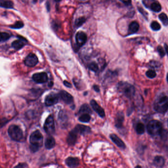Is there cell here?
<instances>
[{
  "label": "cell",
  "mask_w": 168,
  "mask_h": 168,
  "mask_svg": "<svg viewBox=\"0 0 168 168\" xmlns=\"http://www.w3.org/2000/svg\"><path fill=\"white\" fill-rule=\"evenodd\" d=\"M153 107L157 112H166L168 110V96L165 95H160L155 100Z\"/></svg>",
  "instance_id": "6da1fadb"
},
{
  "label": "cell",
  "mask_w": 168,
  "mask_h": 168,
  "mask_svg": "<svg viewBox=\"0 0 168 168\" xmlns=\"http://www.w3.org/2000/svg\"><path fill=\"white\" fill-rule=\"evenodd\" d=\"M118 89L120 93L128 98H131L135 95V88L132 85L127 82L119 83Z\"/></svg>",
  "instance_id": "7a4b0ae2"
},
{
  "label": "cell",
  "mask_w": 168,
  "mask_h": 168,
  "mask_svg": "<svg viewBox=\"0 0 168 168\" xmlns=\"http://www.w3.org/2000/svg\"><path fill=\"white\" fill-rule=\"evenodd\" d=\"M162 127V124L159 121L152 120L147 124V132L152 136L159 135L163 131Z\"/></svg>",
  "instance_id": "3957f363"
},
{
  "label": "cell",
  "mask_w": 168,
  "mask_h": 168,
  "mask_svg": "<svg viewBox=\"0 0 168 168\" xmlns=\"http://www.w3.org/2000/svg\"><path fill=\"white\" fill-rule=\"evenodd\" d=\"M8 133L13 140L19 142L22 139L23 133L22 129L16 125H11L9 127Z\"/></svg>",
  "instance_id": "277c9868"
},
{
  "label": "cell",
  "mask_w": 168,
  "mask_h": 168,
  "mask_svg": "<svg viewBox=\"0 0 168 168\" xmlns=\"http://www.w3.org/2000/svg\"><path fill=\"white\" fill-rule=\"evenodd\" d=\"M30 142L31 146L40 147L43 143V136L39 130H36L31 134L30 137Z\"/></svg>",
  "instance_id": "5b68a950"
},
{
  "label": "cell",
  "mask_w": 168,
  "mask_h": 168,
  "mask_svg": "<svg viewBox=\"0 0 168 168\" xmlns=\"http://www.w3.org/2000/svg\"><path fill=\"white\" fill-rule=\"evenodd\" d=\"M44 129L45 132L50 135L54 133V120L52 115H49L47 118H46L44 125Z\"/></svg>",
  "instance_id": "8992f818"
},
{
  "label": "cell",
  "mask_w": 168,
  "mask_h": 168,
  "mask_svg": "<svg viewBox=\"0 0 168 168\" xmlns=\"http://www.w3.org/2000/svg\"><path fill=\"white\" fill-rule=\"evenodd\" d=\"M38 62V57L33 53H30L24 60L25 65L29 67H35Z\"/></svg>",
  "instance_id": "52a82bcc"
},
{
  "label": "cell",
  "mask_w": 168,
  "mask_h": 168,
  "mask_svg": "<svg viewBox=\"0 0 168 168\" xmlns=\"http://www.w3.org/2000/svg\"><path fill=\"white\" fill-rule=\"evenodd\" d=\"M58 95L56 93H52L46 96L45 99V105L47 106H51L54 105L55 104H57L59 99Z\"/></svg>",
  "instance_id": "ba28073f"
},
{
  "label": "cell",
  "mask_w": 168,
  "mask_h": 168,
  "mask_svg": "<svg viewBox=\"0 0 168 168\" xmlns=\"http://www.w3.org/2000/svg\"><path fill=\"white\" fill-rule=\"evenodd\" d=\"M33 79L37 83L43 84L46 83L48 79L47 74L45 72L35 73L33 75Z\"/></svg>",
  "instance_id": "9c48e42d"
},
{
  "label": "cell",
  "mask_w": 168,
  "mask_h": 168,
  "mask_svg": "<svg viewBox=\"0 0 168 168\" xmlns=\"http://www.w3.org/2000/svg\"><path fill=\"white\" fill-rule=\"evenodd\" d=\"M58 96L64 103L67 104H72L73 102V97L70 93L65 90H61L58 94Z\"/></svg>",
  "instance_id": "30bf717a"
},
{
  "label": "cell",
  "mask_w": 168,
  "mask_h": 168,
  "mask_svg": "<svg viewBox=\"0 0 168 168\" xmlns=\"http://www.w3.org/2000/svg\"><path fill=\"white\" fill-rule=\"evenodd\" d=\"M87 40V36L84 32H79L76 35V41L78 46L81 47L85 44Z\"/></svg>",
  "instance_id": "8fae6325"
},
{
  "label": "cell",
  "mask_w": 168,
  "mask_h": 168,
  "mask_svg": "<svg viewBox=\"0 0 168 168\" xmlns=\"http://www.w3.org/2000/svg\"><path fill=\"white\" fill-rule=\"evenodd\" d=\"M90 105L92 106V108L98 114V115L101 118H104L105 115L104 109L101 106L99 105L98 103L95 100H92L90 101Z\"/></svg>",
  "instance_id": "7c38bea8"
},
{
  "label": "cell",
  "mask_w": 168,
  "mask_h": 168,
  "mask_svg": "<svg viewBox=\"0 0 168 168\" xmlns=\"http://www.w3.org/2000/svg\"><path fill=\"white\" fill-rule=\"evenodd\" d=\"M78 132L75 130V128L73 129L68 134V136L67 138V142L69 145H74L76 142Z\"/></svg>",
  "instance_id": "4fadbf2b"
},
{
  "label": "cell",
  "mask_w": 168,
  "mask_h": 168,
  "mask_svg": "<svg viewBox=\"0 0 168 168\" xmlns=\"http://www.w3.org/2000/svg\"><path fill=\"white\" fill-rule=\"evenodd\" d=\"M27 42V40L22 37H20V39L18 40H15L11 44V46L16 50H18L21 49L24 47L25 45V42Z\"/></svg>",
  "instance_id": "5bb4252c"
},
{
  "label": "cell",
  "mask_w": 168,
  "mask_h": 168,
  "mask_svg": "<svg viewBox=\"0 0 168 168\" xmlns=\"http://www.w3.org/2000/svg\"><path fill=\"white\" fill-rule=\"evenodd\" d=\"M75 129L78 134L79 133L82 135H86L91 132V129L89 127L84 125L78 124L75 127Z\"/></svg>",
  "instance_id": "9a60e30c"
},
{
  "label": "cell",
  "mask_w": 168,
  "mask_h": 168,
  "mask_svg": "<svg viewBox=\"0 0 168 168\" xmlns=\"http://www.w3.org/2000/svg\"><path fill=\"white\" fill-rule=\"evenodd\" d=\"M110 138L114 143L117 144L118 147L122 148V149H125V144L124 143V142L117 135L112 134L110 135Z\"/></svg>",
  "instance_id": "2e32d148"
},
{
  "label": "cell",
  "mask_w": 168,
  "mask_h": 168,
  "mask_svg": "<svg viewBox=\"0 0 168 168\" xmlns=\"http://www.w3.org/2000/svg\"><path fill=\"white\" fill-rule=\"evenodd\" d=\"M65 163L70 168L76 167L79 165V160L75 157H68L65 160Z\"/></svg>",
  "instance_id": "e0dca14e"
},
{
  "label": "cell",
  "mask_w": 168,
  "mask_h": 168,
  "mask_svg": "<svg viewBox=\"0 0 168 168\" xmlns=\"http://www.w3.org/2000/svg\"><path fill=\"white\" fill-rule=\"evenodd\" d=\"M124 116L122 112H119L117 114L115 118V127L117 128H121L122 127V124L124 121Z\"/></svg>",
  "instance_id": "ac0fdd59"
},
{
  "label": "cell",
  "mask_w": 168,
  "mask_h": 168,
  "mask_svg": "<svg viewBox=\"0 0 168 168\" xmlns=\"http://www.w3.org/2000/svg\"><path fill=\"white\" fill-rule=\"evenodd\" d=\"M165 159L161 156H156L153 160V164L158 168H162L165 165Z\"/></svg>",
  "instance_id": "d6986e66"
},
{
  "label": "cell",
  "mask_w": 168,
  "mask_h": 168,
  "mask_svg": "<svg viewBox=\"0 0 168 168\" xmlns=\"http://www.w3.org/2000/svg\"><path fill=\"white\" fill-rule=\"evenodd\" d=\"M149 8H150L152 11L155 13H159L162 10L160 4L155 0H152V2L150 3V7Z\"/></svg>",
  "instance_id": "ffe728a7"
},
{
  "label": "cell",
  "mask_w": 168,
  "mask_h": 168,
  "mask_svg": "<svg viewBox=\"0 0 168 168\" xmlns=\"http://www.w3.org/2000/svg\"><path fill=\"white\" fill-rule=\"evenodd\" d=\"M55 144H56V142H55L54 138L51 136H50L46 138L45 142V146L46 149H51L54 147Z\"/></svg>",
  "instance_id": "44dd1931"
},
{
  "label": "cell",
  "mask_w": 168,
  "mask_h": 168,
  "mask_svg": "<svg viewBox=\"0 0 168 168\" xmlns=\"http://www.w3.org/2000/svg\"><path fill=\"white\" fill-rule=\"evenodd\" d=\"M14 4L11 0H0V7L5 8H13Z\"/></svg>",
  "instance_id": "7402d4cb"
},
{
  "label": "cell",
  "mask_w": 168,
  "mask_h": 168,
  "mask_svg": "<svg viewBox=\"0 0 168 168\" xmlns=\"http://www.w3.org/2000/svg\"><path fill=\"white\" fill-rule=\"evenodd\" d=\"M139 29V24L136 21L131 23L129 26V32L130 33H134L137 32Z\"/></svg>",
  "instance_id": "603a6c76"
},
{
  "label": "cell",
  "mask_w": 168,
  "mask_h": 168,
  "mask_svg": "<svg viewBox=\"0 0 168 168\" xmlns=\"http://www.w3.org/2000/svg\"><path fill=\"white\" fill-rule=\"evenodd\" d=\"M79 112L83 114H90L92 113V110L87 104H85L80 107Z\"/></svg>",
  "instance_id": "cb8c5ba5"
},
{
  "label": "cell",
  "mask_w": 168,
  "mask_h": 168,
  "mask_svg": "<svg viewBox=\"0 0 168 168\" xmlns=\"http://www.w3.org/2000/svg\"><path fill=\"white\" fill-rule=\"evenodd\" d=\"M136 132L138 134H143L144 133L145 131V127L144 124L142 123H139L137 124L136 126Z\"/></svg>",
  "instance_id": "d4e9b609"
},
{
  "label": "cell",
  "mask_w": 168,
  "mask_h": 168,
  "mask_svg": "<svg viewBox=\"0 0 168 168\" xmlns=\"http://www.w3.org/2000/svg\"><path fill=\"white\" fill-rule=\"evenodd\" d=\"M90 115L89 114H83L79 118V121L81 122L86 123L90 121Z\"/></svg>",
  "instance_id": "484cf974"
},
{
  "label": "cell",
  "mask_w": 168,
  "mask_h": 168,
  "mask_svg": "<svg viewBox=\"0 0 168 168\" xmlns=\"http://www.w3.org/2000/svg\"><path fill=\"white\" fill-rule=\"evenodd\" d=\"M159 18L160 21L162 22L163 24L165 26H167L168 25V17L167 15L164 13H162L159 16Z\"/></svg>",
  "instance_id": "4316f807"
},
{
  "label": "cell",
  "mask_w": 168,
  "mask_h": 168,
  "mask_svg": "<svg viewBox=\"0 0 168 168\" xmlns=\"http://www.w3.org/2000/svg\"><path fill=\"white\" fill-rule=\"evenodd\" d=\"M10 38V36L7 33L0 32V42L6 41Z\"/></svg>",
  "instance_id": "83f0119b"
},
{
  "label": "cell",
  "mask_w": 168,
  "mask_h": 168,
  "mask_svg": "<svg viewBox=\"0 0 168 168\" xmlns=\"http://www.w3.org/2000/svg\"><path fill=\"white\" fill-rule=\"evenodd\" d=\"M85 21H86V18L85 17H79L75 20V26H76L77 27H79L81 26L85 22Z\"/></svg>",
  "instance_id": "f1b7e54d"
},
{
  "label": "cell",
  "mask_w": 168,
  "mask_h": 168,
  "mask_svg": "<svg viewBox=\"0 0 168 168\" xmlns=\"http://www.w3.org/2000/svg\"><path fill=\"white\" fill-rule=\"evenodd\" d=\"M150 27L152 30L155 31H159L161 29V26L156 21H153L150 24Z\"/></svg>",
  "instance_id": "f546056e"
},
{
  "label": "cell",
  "mask_w": 168,
  "mask_h": 168,
  "mask_svg": "<svg viewBox=\"0 0 168 168\" xmlns=\"http://www.w3.org/2000/svg\"><path fill=\"white\" fill-rule=\"evenodd\" d=\"M88 67L90 70L95 72H97L98 70V66L95 62H92V63L89 64L88 65Z\"/></svg>",
  "instance_id": "4dcf8cb0"
},
{
  "label": "cell",
  "mask_w": 168,
  "mask_h": 168,
  "mask_svg": "<svg viewBox=\"0 0 168 168\" xmlns=\"http://www.w3.org/2000/svg\"><path fill=\"white\" fill-rule=\"evenodd\" d=\"M24 23L21 21H17L14 24L10 27L12 29H19L24 27Z\"/></svg>",
  "instance_id": "1f68e13d"
},
{
  "label": "cell",
  "mask_w": 168,
  "mask_h": 168,
  "mask_svg": "<svg viewBox=\"0 0 168 168\" xmlns=\"http://www.w3.org/2000/svg\"><path fill=\"white\" fill-rule=\"evenodd\" d=\"M146 75L148 78L153 79L156 76V73L154 70H149L146 72Z\"/></svg>",
  "instance_id": "d6a6232c"
},
{
  "label": "cell",
  "mask_w": 168,
  "mask_h": 168,
  "mask_svg": "<svg viewBox=\"0 0 168 168\" xmlns=\"http://www.w3.org/2000/svg\"><path fill=\"white\" fill-rule=\"evenodd\" d=\"M157 51L158 52L159 54L160 55V56L161 57H164L165 55V51L164 50V49L161 46H158L157 47Z\"/></svg>",
  "instance_id": "836d02e7"
},
{
  "label": "cell",
  "mask_w": 168,
  "mask_h": 168,
  "mask_svg": "<svg viewBox=\"0 0 168 168\" xmlns=\"http://www.w3.org/2000/svg\"><path fill=\"white\" fill-rule=\"evenodd\" d=\"M138 10H139V11H140V13H141L143 16H144L145 17L147 16V13L145 12L144 10L143 9V8H141V7H138Z\"/></svg>",
  "instance_id": "e575fe53"
},
{
  "label": "cell",
  "mask_w": 168,
  "mask_h": 168,
  "mask_svg": "<svg viewBox=\"0 0 168 168\" xmlns=\"http://www.w3.org/2000/svg\"><path fill=\"white\" fill-rule=\"evenodd\" d=\"M120 1L127 6H129L131 3V0H120Z\"/></svg>",
  "instance_id": "d590c367"
},
{
  "label": "cell",
  "mask_w": 168,
  "mask_h": 168,
  "mask_svg": "<svg viewBox=\"0 0 168 168\" xmlns=\"http://www.w3.org/2000/svg\"><path fill=\"white\" fill-rule=\"evenodd\" d=\"M64 84L65 86L68 87V88H71V87H72L71 84L67 82V81H64Z\"/></svg>",
  "instance_id": "8d00e7d4"
},
{
  "label": "cell",
  "mask_w": 168,
  "mask_h": 168,
  "mask_svg": "<svg viewBox=\"0 0 168 168\" xmlns=\"http://www.w3.org/2000/svg\"><path fill=\"white\" fill-rule=\"evenodd\" d=\"M26 166L24 164H19L14 168H26Z\"/></svg>",
  "instance_id": "74e56055"
},
{
  "label": "cell",
  "mask_w": 168,
  "mask_h": 168,
  "mask_svg": "<svg viewBox=\"0 0 168 168\" xmlns=\"http://www.w3.org/2000/svg\"><path fill=\"white\" fill-rule=\"evenodd\" d=\"M93 89H94V90H95V92H97V93H98V92L100 91V89H99V87L97 86V85L93 86Z\"/></svg>",
  "instance_id": "f35d334b"
},
{
  "label": "cell",
  "mask_w": 168,
  "mask_h": 168,
  "mask_svg": "<svg viewBox=\"0 0 168 168\" xmlns=\"http://www.w3.org/2000/svg\"><path fill=\"white\" fill-rule=\"evenodd\" d=\"M164 46H165V49L166 51L167 52L168 55V46L167 44H165V45H164Z\"/></svg>",
  "instance_id": "ab89813d"
},
{
  "label": "cell",
  "mask_w": 168,
  "mask_h": 168,
  "mask_svg": "<svg viewBox=\"0 0 168 168\" xmlns=\"http://www.w3.org/2000/svg\"><path fill=\"white\" fill-rule=\"evenodd\" d=\"M135 168H142V167H141L140 166H137Z\"/></svg>",
  "instance_id": "60d3db41"
},
{
  "label": "cell",
  "mask_w": 168,
  "mask_h": 168,
  "mask_svg": "<svg viewBox=\"0 0 168 168\" xmlns=\"http://www.w3.org/2000/svg\"><path fill=\"white\" fill-rule=\"evenodd\" d=\"M167 82H168V73L167 74Z\"/></svg>",
  "instance_id": "b9f144b4"
},
{
  "label": "cell",
  "mask_w": 168,
  "mask_h": 168,
  "mask_svg": "<svg viewBox=\"0 0 168 168\" xmlns=\"http://www.w3.org/2000/svg\"><path fill=\"white\" fill-rule=\"evenodd\" d=\"M55 1H61V0H55Z\"/></svg>",
  "instance_id": "7bdbcfd3"
},
{
  "label": "cell",
  "mask_w": 168,
  "mask_h": 168,
  "mask_svg": "<svg viewBox=\"0 0 168 168\" xmlns=\"http://www.w3.org/2000/svg\"></svg>",
  "instance_id": "ee69618b"
}]
</instances>
